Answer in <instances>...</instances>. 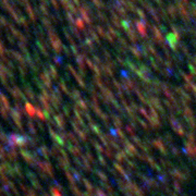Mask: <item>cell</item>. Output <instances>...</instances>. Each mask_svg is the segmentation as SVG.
<instances>
[{"label":"cell","instance_id":"1","mask_svg":"<svg viewBox=\"0 0 196 196\" xmlns=\"http://www.w3.org/2000/svg\"><path fill=\"white\" fill-rule=\"evenodd\" d=\"M26 110H27V112L29 113L31 115H34V109H33V107H32L29 104H26Z\"/></svg>","mask_w":196,"mask_h":196}]
</instances>
